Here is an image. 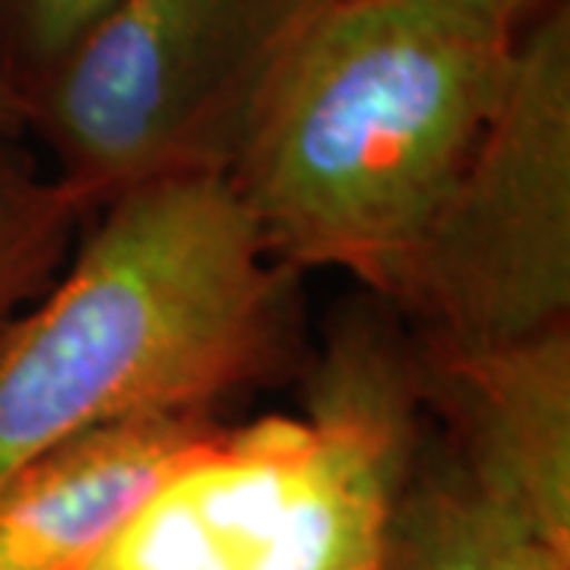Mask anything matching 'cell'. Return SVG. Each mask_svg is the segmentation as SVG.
Wrapping results in <instances>:
<instances>
[{"label": "cell", "mask_w": 570, "mask_h": 570, "mask_svg": "<svg viewBox=\"0 0 570 570\" xmlns=\"http://www.w3.org/2000/svg\"><path fill=\"white\" fill-rule=\"evenodd\" d=\"M504 517L456 456L415 460L390 517L377 570H491Z\"/></svg>", "instance_id": "cell-8"}, {"label": "cell", "mask_w": 570, "mask_h": 570, "mask_svg": "<svg viewBox=\"0 0 570 570\" xmlns=\"http://www.w3.org/2000/svg\"><path fill=\"white\" fill-rule=\"evenodd\" d=\"M0 134H7V137L26 134V108L3 80H0Z\"/></svg>", "instance_id": "cell-12"}, {"label": "cell", "mask_w": 570, "mask_h": 570, "mask_svg": "<svg viewBox=\"0 0 570 570\" xmlns=\"http://www.w3.org/2000/svg\"><path fill=\"white\" fill-rule=\"evenodd\" d=\"M491 570H570V558L535 542L532 535L504 520Z\"/></svg>", "instance_id": "cell-11"}, {"label": "cell", "mask_w": 570, "mask_h": 570, "mask_svg": "<svg viewBox=\"0 0 570 570\" xmlns=\"http://www.w3.org/2000/svg\"><path fill=\"white\" fill-rule=\"evenodd\" d=\"M412 355L374 326L336 340L307 415L223 428L146 491L77 570H358L419 460Z\"/></svg>", "instance_id": "cell-3"}, {"label": "cell", "mask_w": 570, "mask_h": 570, "mask_svg": "<svg viewBox=\"0 0 570 570\" xmlns=\"http://www.w3.org/2000/svg\"><path fill=\"white\" fill-rule=\"evenodd\" d=\"M216 428L213 415L121 422L10 472L0 479V570H77Z\"/></svg>", "instance_id": "cell-7"}, {"label": "cell", "mask_w": 570, "mask_h": 570, "mask_svg": "<svg viewBox=\"0 0 570 570\" xmlns=\"http://www.w3.org/2000/svg\"><path fill=\"white\" fill-rule=\"evenodd\" d=\"M333 0H111L26 99V130L89 209L146 181L228 175Z\"/></svg>", "instance_id": "cell-4"}, {"label": "cell", "mask_w": 570, "mask_h": 570, "mask_svg": "<svg viewBox=\"0 0 570 570\" xmlns=\"http://www.w3.org/2000/svg\"><path fill=\"white\" fill-rule=\"evenodd\" d=\"M111 0H0V80L26 108L29 92Z\"/></svg>", "instance_id": "cell-10"}, {"label": "cell", "mask_w": 570, "mask_h": 570, "mask_svg": "<svg viewBox=\"0 0 570 570\" xmlns=\"http://www.w3.org/2000/svg\"><path fill=\"white\" fill-rule=\"evenodd\" d=\"M520 29L482 0H333L225 175L269 257L393 302L504 96Z\"/></svg>", "instance_id": "cell-1"}, {"label": "cell", "mask_w": 570, "mask_h": 570, "mask_svg": "<svg viewBox=\"0 0 570 570\" xmlns=\"http://www.w3.org/2000/svg\"><path fill=\"white\" fill-rule=\"evenodd\" d=\"M482 3H489V7H494V10L508 13L510 20L527 22L532 20L542 7H549L551 0H482Z\"/></svg>", "instance_id": "cell-13"}, {"label": "cell", "mask_w": 570, "mask_h": 570, "mask_svg": "<svg viewBox=\"0 0 570 570\" xmlns=\"http://www.w3.org/2000/svg\"><path fill=\"white\" fill-rule=\"evenodd\" d=\"M377 558H381V554H377ZM377 558H374L371 564H365V568H358V570H377Z\"/></svg>", "instance_id": "cell-14"}, {"label": "cell", "mask_w": 570, "mask_h": 570, "mask_svg": "<svg viewBox=\"0 0 570 570\" xmlns=\"http://www.w3.org/2000/svg\"><path fill=\"white\" fill-rule=\"evenodd\" d=\"M390 305L422 352L466 355L570 324V3L517 36L504 96Z\"/></svg>", "instance_id": "cell-5"}, {"label": "cell", "mask_w": 570, "mask_h": 570, "mask_svg": "<svg viewBox=\"0 0 570 570\" xmlns=\"http://www.w3.org/2000/svg\"><path fill=\"white\" fill-rule=\"evenodd\" d=\"M422 403L456 434V460L517 530L570 558V324L510 346L415 352Z\"/></svg>", "instance_id": "cell-6"}, {"label": "cell", "mask_w": 570, "mask_h": 570, "mask_svg": "<svg viewBox=\"0 0 570 570\" xmlns=\"http://www.w3.org/2000/svg\"><path fill=\"white\" fill-rule=\"evenodd\" d=\"M89 204L0 134V330L39 298Z\"/></svg>", "instance_id": "cell-9"}, {"label": "cell", "mask_w": 570, "mask_h": 570, "mask_svg": "<svg viewBox=\"0 0 570 570\" xmlns=\"http://www.w3.org/2000/svg\"><path fill=\"white\" fill-rule=\"evenodd\" d=\"M99 209L63 279L0 330V479L99 428L209 415L283 362L292 273L225 175Z\"/></svg>", "instance_id": "cell-2"}]
</instances>
